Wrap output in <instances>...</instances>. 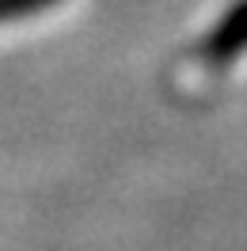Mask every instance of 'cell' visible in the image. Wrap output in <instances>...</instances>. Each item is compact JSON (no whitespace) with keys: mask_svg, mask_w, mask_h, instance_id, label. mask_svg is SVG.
I'll return each mask as SVG.
<instances>
[{"mask_svg":"<svg viewBox=\"0 0 247 251\" xmlns=\"http://www.w3.org/2000/svg\"><path fill=\"white\" fill-rule=\"evenodd\" d=\"M244 50H247V0H240V4H232L228 12H224V19L209 31L205 46H201V57L209 65H228Z\"/></svg>","mask_w":247,"mask_h":251,"instance_id":"obj_1","label":"cell"},{"mask_svg":"<svg viewBox=\"0 0 247 251\" xmlns=\"http://www.w3.org/2000/svg\"><path fill=\"white\" fill-rule=\"evenodd\" d=\"M49 4H57V0H0V23H8V19H23V16H34V12H42Z\"/></svg>","mask_w":247,"mask_h":251,"instance_id":"obj_2","label":"cell"}]
</instances>
